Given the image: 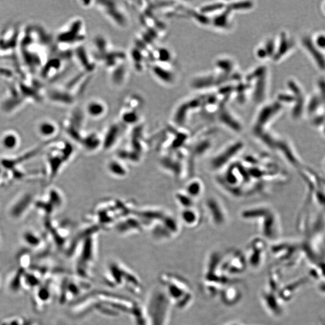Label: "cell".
I'll use <instances>...</instances> for the list:
<instances>
[{
    "instance_id": "11",
    "label": "cell",
    "mask_w": 325,
    "mask_h": 325,
    "mask_svg": "<svg viewBox=\"0 0 325 325\" xmlns=\"http://www.w3.org/2000/svg\"><path fill=\"white\" fill-rule=\"evenodd\" d=\"M21 143L19 134L14 130H8L0 137V145L5 151H15Z\"/></svg>"
},
{
    "instance_id": "10",
    "label": "cell",
    "mask_w": 325,
    "mask_h": 325,
    "mask_svg": "<svg viewBox=\"0 0 325 325\" xmlns=\"http://www.w3.org/2000/svg\"><path fill=\"white\" fill-rule=\"evenodd\" d=\"M266 244L263 241L254 240L251 244L250 243L247 250V257H245L252 269H258L263 266L262 264L266 258Z\"/></svg>"
},
{
    "instance_id": "2",
    "label": "cell",
    "mask_w": 325,
    "mask_h": 325,
    "mask_svg": "<svg viewBox=\"0 0 325 325\" xmlns=\"http://www.w3.org/2000/svg\"><path fill=\"white\" fill-rule=\"evenodd\" d=\"M101 280L102 284L110 289L124 291L135 296L143 293V284L138 274L127 265L118 260L108 263Z\"/></svg>"
},
{
    "instance_id": "4",
    "label": "cell",
    "mask_w": 325,
    "mask_h": 325,
    "mask_svg": "<svg viewBox=\"0 0 325 325\" xmlns=\"http://www.w3.org/2000/svg\"><path fill=\"white\" fill-rule=\"evenodd\" d=\"M145 325H168L173 307L163 290L155 288L144 305Z\"/></svg>"
},
{
    "instance_id": "13",
    "label": "cell",
    "mask_w": 325,
    "mask_h": 325,
    "mask_svg": "<svg viewBox=\"0 0 325 325\" xmlns=\"http://www.w3.org/2000/svg\"><path fill=\"white\" fill-rule=\"evenodd\" d=\"M181 218L185 224L189 227H195L200 221L201 217L199 213L195 207L188 208L182 211Z\"/></svg>"
},
{
    "instance_id": "16",
    "label": "cell",
    "mask_w": 325,
    "mask_h": 325,
    "mask_svg": "<svg viewBox=\"0 0 325 325\" xmlns=\"http://www.w3.org/2000/svg\"><path fill=\"white\" fill-rule=\"evenodd\" d=\"M22 239L26 242V244L31 245L30 246H38L37 245L39 244L40 241H41L39 237L35 232L31 230L25 231L23 234V236H22Z\"/></svg>"
},
{
    "instance_id": "9",
    "label": "cell",
    "mask_w": 325,
    "mask_h": 325,
    "mask_svg": "<svg viewBox=\"0 0 325 325\" xmlns=\"http://www.w3.org/2000/svg\"><path fill=\"white\" fill-rule=\"evenodd\" d=\"M34 196L30 192H25L18 196L8 208V214L13 220L23 218L34 204Z\"/></svg>"
},
{
    "instance_id": "14",
    "label": "cell",
    "mask_w": 325,
    "mask_h": 325,
    "mask_svg": "<svg viewBox=\"0 0 325 325\" xmlns=\"http://www.w3.org/2000/svg\"><path fill=\"white\" fill-rule=\"evenodd\" d=\"M204 186L200 179H193L187 184L186 193L193 199H198L203 194Z\"/></svg>"
},
{
    "instance_id": "8",
    "label": "cell",
    "mask_w": 325,
    "mask_h": 325,
    "mask_svg": "<svg viewBox=\"0 0 325 325\" xmlns=\"http://www.w3.org/2000/svg\"><path fill=\"white\" fill-rule=\"evenodd\" d=\"M207 212L210 219L216 226L221 227L227 224L228 214L221 202L215 196H210L205 202Z\"/></svg>"
},
{
    "instance_id": "15",
    "label": "cell",
    "mask_w": 325,
    "mask_h": 325,
    "mask_svg": "<svg viewBox=\"0 0 325 325\" xmlns=\"http://www.w3.org/2000/svg\"><path fill=\"white\" fill-rule=\"evenodd\" d=\"M104 105L99 101L90 102L87 106V112L92 116H99L104 112Z\"/></svg>"
},
{
    "instance_id": "18",
    "label": "cell",
    "mask_w": 325,
    "mask_h": 325,
    "mask_svg": "<svg viewBox=\"0 0 325 325\" xmlns=\"http://www.w3.org/2000/svg\"><path fill=\"white\" fill-rule=\"evenodd\" d=\"M1 173H2L1 168L0 167V177H1V174H2Z\"/></svg>"
},
{
    "instance_id": "12",
    "label": "cell",
    "mask_w": 325,
    "mask_h": 325,
    "mask_svg": "<svg viewBox=\"0 0 325 325\" xmlns=\"http://www.w3.org/2000/svg\"><path fill=\"white\" fill-rule=\"evenodd\" d=\"M58 129L55 122L48 119H42L36 125L37 133L44 139L52 138L58 132Z\"/></svg>"
},
{
    "instance_id": "7",
    "label": "cell",
    "mask_w": 325,
    "mask_h": 325,
    "mask_svg": "<svg viewBox=\"0 0 325 325\" xmlns=\"http://www.w3.org/2000/svg\"><path fill=\"white\" fill-rule=\"evenodd\" d=\"M243 149L244 144L241 142H236L228 145L224 149L219 151V153L211 160L210 169L216 172H221L235 162V160L240 155Z\"/></svg>"
},
{
    "instance_id": "19",
    "label": "cell",
    "mask_w": 325,
    "mask_h": 325,
    "mask_svg": "<svg viewBox=\"0 0 325 325\" xmlns=\"http://www.w3.org/2000/svg\"><path fill=\"white\" fill-rule=\"evenodd\" d=\"M324 9H325V7H324Z\"/></svg>"
},
{
    "instance_id": "5",
    "label": "cell",
    "mask_w": 325,
    "mask_h": 325,
    "mask_svg": "<svg viewBox=\"0 0 325 325\" xmlns=\"http://www.w3.org/2000/svg\"><path fill=\"white\" fill-rule=\"evenodd\" d=\"M241 216L247 221L260 220L257 223L264 238L273 240L277 238L279 233L278 219L274 211L269 207H252L244 210Z\"/></svg>"
},
{
    "instance_id": "1",
    "label": "cell",
    "mask_w": 325,
    "mask_h": 325,
    "mask_svg": "<svg viewBox=\"0 0 325 325\" xmlns=\"http://www.w3.org/2000/svg\"><path fill=\"white\" fill-rule=\"evenodd\" d=\"M137 304L127 296L106 290H90L74 303L73 313L78 318L93 313L110 317L130 316Z\"/></svg>"
},
{
    "instance_id": "6",
    "label": "cell",
    "mask_w": 325,
    "mask_h": 325,
    "mask_svg": "<svg viewBox=\"0 0 325 325\" xmlns=\"http://www.w3.org/2000/svg\"><path fill=\"white\" fill-rule=\"evenodd\" d=\"M92 289V281L82 278L74 273L65 278L63 286L62 302H74L79 300ZM62 294V295H63Z\"/></svg>"
},
{
    "instance_id": "17",
    "label": "cell",
    "mask_w": 325,
    "mask_h": 325,
    "mask_svg": "<svg viewBox=\"0 0 325 325\" xmlns=\"http://www.w3.org/2000/svg\"><path fill=\"white\" fill-rule=\"evenodd\" d=\"M316 44L319 48L325 50V35H319L315 41Z\"/></svg>"
},
{
    "instance_id": "3",
    "label": "cell",
    "mask_w": 325,
    "mask_h": 325,
    "mask_svg": "<svg viewBox=\"0 0 325 325\" xmlns=\"http://www.w3.org/2000/svg\"><path fill=\"white\" fill-rule=\"evenodd\" d=\"M159 282L172 307L183 310L192 304V290L182 276L173 273L162 272L159 276Z\"/></svg>"
}]
</instances>
